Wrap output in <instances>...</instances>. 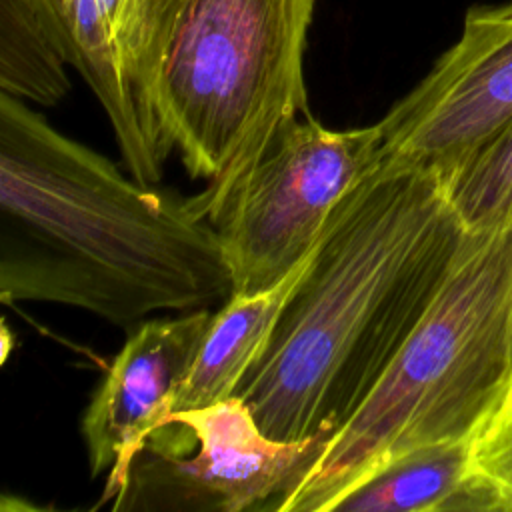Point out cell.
I'll list each match as a JSON object with an SVG mask.
<instances>
[{
    "label": "cell",
    "instance_id": "obj_14",
    "mask_svg": "<svg viewBox=\"0 0 512 512\" xmlns=\"http://www.w3.org/2000/svg\"><path fill=\"white\" fill-rule=\"evenodd\" d=\"M36 4V8L40 10V14L44 16L46 24L50 26L52 34H54V26L58 20V12H60V0H32Z\"/></svg>",
    "mask_w": 512,
    "mask_h": 512
},
{
    "label": "cell",
    "instance_id": "obj_6",
    "mask_svg": "<svg viewBox=\"0 0 512 512\" xmlns=\"http://www.w3.org/2000/svg\"><path fill=\"white\" fill-rule=\"evenodd\" d=\"M322 444L268 438L238 396L178 410L150 432L110 506L114 512L268 510Z\"/></svg>",
    "mask_w": 512,
    "mask_h": 512
},
{
    "label": "cell",
    "instance_id": "obj_11",
    "mask_svg": "<svg viewBox=\"0 0 512 512\" xmlns=\"http://www.w3.org/2000/svg\"><path fill=\"white\" fill-rule=\"evenodd\" d=\"M64 52L32 0H0V88L20 100L58 104L70 90Z\"/></svg>",
    "mask_w": 512,
    "mask_h": 512
},
{
    "label": "cell",
    "instance_id": "obj_8",
    "mask_svg": "<svg viewBox=\"0 0 512 512\" xmlns=\"http://www.w3.org/2000/svg\"><path fill=\"white\" fill-rule=\"evenodd\" d=\"M212 314L198 308L140 322L114 356L80 420L90 474L108 472L96 508L118 496L146 438L174 412Z\"/></svg>",
    "mask_w": 512,
    "mask_h": 512
},
{
    "label": "cell",
    "instance_id": "obj_13",
    "mask_svg": "<svg viewBox=\"0 0 512 512\" xmlns=\"http://www.w3.org/2000/svg\"><path fill=\"white\" fill-rule=\"evenodd\" d=\"M452 512H512V388L470 436L468 476Z\"/></svg>",
    "mask_w": 512,
    "mask_h": 512
},
{
    "label": "cell",
    "instance_id": "obj_5",
    "mask_svg": "<svg viewBox=\"0 0 512 512\" xmlns=\"http://www.w3.org/2000/svg\"><path fill=\"white\" fill-rule=\"evenodd\" d=\"M382 158L380 124L334 130L310 114L268 144L216 224L230 294H258L284 280L318 246L336 206Z\"/></svg>",
    "mask_w": 512,
    "mask_h": 512
},
{
    "label": "cell",
    "instance_id": "obj_4",
    "mask_svg": "<svg viewBox=\"0 0 512 512\" xmlns=\"http://www.w3.org/2000/svg\"><path fill=\"white\" fill-rule=\"evenodd\" d=\"M510 388L512 228L472 232L374 390L268 510L328 512L392 458L472 436Z\"/></svg>",
    "mask_w": 512,
    "mask_h": 512
},
{
    "label": "cell",
    "instance_id": "obj_7",
    "mask_svg": "<svg viewBox=\"0 0 512 512\" xmlns=\"http://www.w3.org/2000/svg\"><path fill=\"white\" fill-rule=\"evenodd\" d=\"M512 122V0L472 6L460 38L378 122L382 168L446 180Z\"/></svg>",
    "mask_w": 512,
    "mask_h": 512
},
{
    "label": "cell",
    "instance_id": "obj_9",
    "mask_svg": "<svg viewBox=\"0 0 512 512\" xmlns=\"http://www.w3.org/2000/svg\"><path fill=\"white\" fill-rule=\"evenodd\" d=\"M314 252L272 288L248 296L230 294L224 300V306L212 314L198 354L174 398V412L212 406L236 394L242 378L264 352Z\"/></svg>",
    "mask_w": 512,
    "mask_h": 512
},
{
    "label": "cell",
    "instance_id": "obj_1",
    "mask_svg": "<svg viewBox=\"0 0 512 512\" xmlns=\"http://www.w3.org/2000/svg\"><path fill=\"white\" fill-rule=\"evenodd\" d=\"M470 234L444 180L378 166L334 210L234 396L280 442L338 432L440 292Z\"/></svg>",
    "mask_w": 512,
    "mask_h": 512
},
{
    "label": "cell",
    "instance_id": "obj_3",
    "mask_svg": "<svg viewBox=\"0 0 512 512\" xmlns=\"http://www.w3.org/2000/svg\"><path fill=\"white\" fill-rule=\"evenodd\" d=\"M316 0H132L124 50L140 106L218 224L272 138L310 114Z\"/></svg>",
    "mask_w": 512,
    "mask_h": 512
},
{
    "label": "cell",
    "instance_id": "obj_10",
    "mask_svg": "<svg viewBox=\"0 0 512 512\" xmlns=\"http://www.w3.org/2000/svg\"><path fill=\"white\" fill-rule=\"evenodd\" d=\"M468 458L470 436L410 450L346 490L328 512H452Z\"/></svg>",
    "mask_w": 512,
    "mask_h": 512
},
{
    "label": "cell",
    "instance_id": "obj_12",
    "mask_svg": "<svg viewBox=\"0 0 512 512\" xmlns=\"http://www.w3.org/2000/svg\"><path fill=\"white\" fill-rule=\"evenodd\" d=\"M444 186L468 232L512 228V122L454 170Z\"/></svg>",
    "mask_w": 512,
    "mask_h": 512
},
{
    "label": "cell",
    "instance_id": "obj_2",
    "mask_svg": "<svg viewBox=\"0 0 512 512\" xmlns=\"http://www.w3.org/2000/svg\"><path fill=\"white\" fill-rule=\"evenodd\" d=\"M216 224L196 196L138 182L0 96V298L56 302L134 328L228 300Z\"/></svg>",
    "mask_w": 512,
    "mask_h": 512
}]
</instances>
